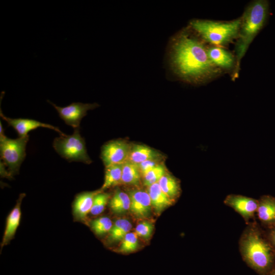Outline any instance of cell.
I'll return each instance as SVG.
<instances>
[{"label":"cell","mask_w":275,"mask_h":275,"mask_svg":"<svg viewBox=\"0 0 275 275\" xmlns=\"http://www.w3.org/2000/svg\"><path fill=\"white\" fill-rule=\"evenodd\" d=\"M171 61L175 73L184 80L200 84L219 75L221 69L210 59L208 48L198 39L186 32L175 39Z\"/></svg>","instance_id":"cell-1"},{"label":"cell","mask_w":275,"mask_h":275,"mask_svg":"<svg viewBox=\"0 0 275 275\" xmlns=\"http://www.w3.org/2000/svg\"><path fill=\"white\" fill-rule=\"evenodd\" d=\"M269 4L265 0L255 1L245 10L241 23L235 47L236 68L245 54L250 44L264 26L268 15Z\"/></svg>","instance_id":"cell-2"},{"label":"cell","mask_w":275,"mask_h":275,"mask_svg":"<svg viewBox=\"0 0 275 275\" xmlns=\"http://www.w3.org/2000/svg\"><path fill=\"white\" fill-rule=\"evenodd\" d=\"M241 18L226 22L194 20L190 25L204 41L221 47L237 38Z\"/></svg>","instance_id":"cell-3"},{"label":"cell","mask_w":275,"mask_h":275,"mask_svg":"<svg viewBox=\"0 0 275 275\" xmlns=\"http://www.w3.org/2000/svg\"><path fill=\"white\" fill-rule=\"evenodd\" d=\"M241 250L245 261L254 268L264 271L271 262L269 246L256 232L251 230L243 238Z\"/></svg>","instance_id":"cell-4"},{"label":"cell","mask_w":275,"mask_h":275,"mask_svg":"<svg viewBox=\"0 0 275 275\" xmlns=\"http://www.w3.org/2000/svg\"><path fill=\"white\" fill-rule=\"evenodd\" d=\"M29 135L12 139L7 137L0 123V152L3 163L8 167L10 176L18 173L26 156V146Z\"/></svg>","instance_id":"cell-5"},{"label":"cell","mask_w":275,"mask_h":275,"mask_svg":"<svg viewBox=\"0 0 275 275\" xmlns=\"http://www.w3.org/2000/svg\"><path fill=\"white\" fill-rule=\"evenodd\" d=\"M53 147L62 157L69 161L86 164L92 162L87 151L85 139L80 135L79 128H75L71 135H60L55 138Z\"/></svg>","instance_id":"cell-6"},{"label":"cell","mask_w":275,"mask_h":275,"mask_svg":"<svg viewBox=\"0 0 275 275\" xmlns=\"http://www.w3.org/2000/svg\"><path fill=\"white\" fill-rule=\"evenodd\" d=\"M58 113L59 117L69 126L74 129L79 128L81 119L87 114L89 110L93 109L99 106L96 103H83L81 102H72L69 105L61 107L47 100Z\"/></svg>","instance_id":"cell-7"},{"label":"cell","mask_w":275,"mask_h":275,"mask_svg":"<svg viewBox=\"0 0 275 275\" xmlns=\"http://www.w3.org/2000/svg\"><path fill=\"white\" fill-rule=\"evenodd\" d=\"M131 145L124 140L108 142L102 147L101 158L105 166L123 164L128 158Z\"/></svg>","instance_id":"cell-8"},{"label":"cell","mask_w":275,"mask_h":275,"mask_svg":"<svg viewBox=\"0 0 275 275\" xmlns=\"http://www.w3.org/2000/svg\"><path fill=\"white\" fill-rule=\"evenodd\" d=\"M0 116L8 124L12 127L18 133L19 136H25L28 133L39 127L47 128L57 131L60 135H65L60 129L49 124L41 122L39 121L28 118H11L6 117L0 110Z\"/></svg>","instance_id":"cell-9"},{"label":"cell","mask_w":275,"mask_h":275,"mask_svg":"<svg viewBox=\"0 0 275 275\" xmlns=\"http://www.w3.org/2000/svg\"><path fill=\"white\" fill-rule=\"evenodd\" d=\"M130 199V211L136 218L145 219L151 215L152 205L147 191L133 189L128 194Z\"/></svg>","instance_id":"cell-10"},{"label":"cell","mask_w":275,"mask_h":275,"mask_svg":"<svg viewBox=\"0 0 275 275\" xmlns=\"http://www.w3.org/2000/svg\"><path fill=\"white\" fill-rule=\"evenodd\" d=\"M224 202L245 219H249L254 215L259 204V201L254 199L235 195L228 196Z\"/></svg>","instance_id":"cell-11"},{"label":"cell","mask_w":275,"mask_h":275,"mask_svg":"<svg viewBox=\"0 0 275 275\" xmlns=\"http://www.w3.org/2000/svg\"><path fill=\"white\" fill-rule=\"evenodd\" d=\"M25 196L24 193L20 194L15 207L7 217L1 248L7 244L15 236L21 219V204Z\"/></svg>","instance_id":"cell-12"},{"label":"cell","mask_w":275,"mask_h":275,"mask_svg":"<svg viewBox=\"0 0 275 275\" xmlns=\"http://www.w3.org/2000/svg\"><path fill=\"white\" fill-rule=\"evenodd\" d=\"M162 155L157 150L149 146L141 144L131 145L126 161L135 164L149 160H161Z\"/></svg>","instance_id":"cell-13"},{"label":"cell","mask_w":275,"mask_h":275,"mask_svg":"<svg viewBox=\"0 0 275 275\" xmlns=\"http://www.w3.org/2000/svg\"><path fill=\"white\" fill-rule=\"evenodd\" d=\"M100 191L84 192L76 196L73 204V209L76 219H85L87 214L90 213L95 196Z\"/></svg>","instance_id":"cell-14"},{"label":"cell","mask_w":275,"mask_h":275,"mask_svg":"<svg viewBox=\"0 0 275 275\" xmlns=\"http://www.w3.org/2000/svg\"><path fill=\"white\" fill-rule=\"evenodd\" d=\"M208 56L212 63L222 69H232L236 62L233 55L219 46H212L208 48Z\"/></svg>","instance_id":"cell-15"},{"label":"cell","mask_w":275,"mask_h":275,"mask_svg":"<svg viewBox=\"0 0 275 275\" xmlns=\"http://www.w3.org/2000/svg\"><path fill=\"white\" fill-rule=\"evenodd\" d=\"M147 192L150 196L152 207L157 214L171 206L174 200L169 198L160 188L158 182L148 187Z\"/></svg>","instance_id":"cell-16"},{"label":"cell","mask_w":275,"mask_h":275,"mask_svg":"<svg viewBox=\"0 0 275 275\" xmlns=\"http://www.w3.org/2000/svg\"><path fill=\"white\" fill-rule=\"evenodd\" d=\"M257 211L261 221L266 223L275 221V198L268 196L262 197Z\"/></svg>","instance_id":"cell-17"},{"label":"cell","mask_w":275,"mask_h":275,"mask_svg":"<svg viewBox=\"0 0 275 275\" xmlns=\"http://www.w3.org/2000/svg\"><path fill=\"white\" fill-rule=\"evenodd\" d=\"M109 205L113 212L117 214L124 213L130 209V197L122 190H117L111 199Z\"/></svg>","instance_id":"cell-18"},{"label":"cell","mask_w":275,"mask_h":275,"mask_svg":"<svg viewBox=\"0 0 275 275\" xmlns=\"http://www.w3.org/2000/svg\"><path fill=\"white\" fill-rule=\"evenodd\" d=\"M141 174L137 164L129 161L123 163L121 182L128 185H138Z\"/></svg>","instance_id":"cell-19"},{"label":"cell","mask_w":275,"mask_h":275,"mask_svg":"<svg viewBox=\"0 0 275 275\" xmlns=\"http://www.w3.org/2000/svg\"><path fill=\"white\" fill-rule=\"evenodd\" d=\"M123 164L105 167L104 180L100 189L102 191L121 182Z\"/></svg>","instance_id":"cell-20"},{"label":"cell","mask_w":275,"mask_h":275,"mask_svg":"<svg viewBox=\"0 0 275 275\" xmlns=\"http://www.w3.org/2000/svg\"><path fill=\"white\" fill-rule=\"evenodd\" d=\"M131 223L125 218L117 220L109 231V240L112 242L122 241L131 229Z\"/></svg>","instance_id":"cell-21"},{"label":"cell","mask_w":275,"mask_h":275,"mask_svg":"<svg viewBox=\"0 0 275 275\" xmlns=\"http://www.w3.org/2000/svg\"><path fill=\"white\" fill-rule=\"evenodd\" d=\"M158 184L161 190L171 199L177 198L180 193V186L177 179L168 173H166L159 181Z\"/></svg>","instance_id":"cell-22"},{"label":"cell","mask_w":275,"mask_h":275,"mask_svg":"<svg viewBox=\"0 0 275 275\" xmlns=\"http://www.w3.org/2000/svg\"><path fill=\"white\" fill-rule=\"evenodd\" d=\"M165 166L161 162L143 176L144 185L149 187L157 183L167 173Z\"/></svg>","instance_id":"cell-23"},{"label":"cell","mask_w":275,"mask_h":275,"mask_svg":"<svg viewBox=\"0 0 275 275\" xmlns=\"http://www.w3.org/2000/svg\"><path fill=\"white\" fill-rule=\"evenodd\" d=\"M138 246V235L135 232H129L122 241L119 251L124 253H131L136 251Z\"/></svg>","instance_id":"cell-24"},{"label":"cell","mask_w":275,"mask_h":275,"mask_svg":"<svg viewBox=\"0 0 275 275\" xmlns=\"http://www.w3.org/2000/svg\"><path fill=\"white\" fill-rule=\"evenodd\" d=\"M91 225L94 232L99 235L109 232L113 227L111 220L107 217L96 218L91 222Z\"/></svg>","instance_id":"cell-25"},{"label":"cell","mask_w":275,"mask_h":275,"mask_svg":"<svg viewBox=\"0 0 275 275\" xmlns=\"http://www.w3.org/2000/svg\"><path fill=\"white\" fill-rule=\"evenodd\" d=\"M110 198L108 193L99 191L94 197V201L90 213L93 215H98L101 213Z\"/></svg>","instance_id":"cell-26"},{"label":"cell","mask_w":275,"mask_h":275,"mask_svg":"<svg viewBox=\"0 0 275 275\" xmlns=\"http://www.w3.org/2000/svg\"><path fill=\"white\" fill-rule=\"evenodd\" d=\"M154 226L148 221H144L138 224L135 229L136 234L145 239H149L152 235Z\"/></svg>","instance_id":"cell-27"},{"label":"cell","mask_w":275,"mask_h":275,"mask_svg":"<svg viewBox=\"0 0 275 275\" xmlns=\"http://www.w3.org/2000/svg\"><path fill=\"white\" fill-rule=\"evenodd\" d=\"M160 163L161 160H149L137 165L143 176Z\"/></svg>","instance_id":"cell-28"},{"label":"cell","mask_w":275,"mask_h":275,"mask_svg":"<svg viewBox=\"0 0 275 275\" xmlns=\"http://www.w3.org/2000/svg\"><path fill=\"white\" fill-rule=\"evenodd\" d=\"M271 236H272L273 242L275 244V231H273V232L272 233Z\"/></svg>","instance_id":"cell-29"},{"label":"cell","mask_w":275,"mask_h":275,"mask_svg":"<svg viewBox=\"0 0 275 275\" xmlns=\"http://www.w3.org/2000/svg\"><path fill=\"white\" fill-rule=\"evenodd\" d=\"M272 275H275V272Z\"/></svg>","instance_id":"cell-30"}]
</instances>
